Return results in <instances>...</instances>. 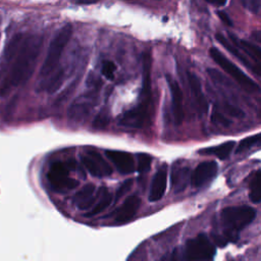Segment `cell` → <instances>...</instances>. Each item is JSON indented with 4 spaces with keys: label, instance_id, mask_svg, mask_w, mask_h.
<instances>
[{
    "label": "cell",
    "instance_id": "6da1fadb",
    "mask_svg": "<svg viewBox=\"0 0 261 261\" xmlns=\"http://www.w3.org/2000/svg\"><path fill=\"white\" fill-rule=\"evenodd\" d=\"M43 46V37L29 36L22 39L16 57L8 73L0 84V96H7L13 89L25 83L33 74Z\"/></svg>",
    "mask_w": 261,
    "mask_h": 261
},
{
    "label": "cell",
    "instance_id": "7a4b0ae2",
    "mask_svg": "<svg viewBox=\"0 0 261 261\" xmlns=\"http://www.w3.org/2000/svg\"><path fill=\"white\" fill-rule=\"evenodd\" d=\"M256 216V210L250 206H231L221 211L220 219L224 230V239L236 241L238 232L250 224Z\"/></svg>",
    "mask_w": 261,
    "mask_h": 261
},
{
    "label": "cell",
    "instance_id": "3957f363",
    "mask_svg": "<svg viewBox=\"0 0 261 261\" xmlns=\"http://www.w3.org/2000/svg\"><path fill=\"white\" fill-rule=\"evenodd\" d=\"M72 35V27L71 24H65L60 31L55 35L53 40L51 41L47 55L43 62V65L40 70V76L47 77L50 73H52L57 67L60 57L62 55L63 50L68 44Z\"/></svg>",
    "mask_w": 261,
    "mask_h": 261
},
{
    "label": "cell",
    "instance_id": "277c9868",
    "mask_svg": "<svg viewBox=\"0 0 261 261\" xmlns=\"http://www.w3.org/2000/svg\"><path fill=\"white\" fill-rule=\"evenodd\" d=\"M210 57L227 73L229 74L240 86L249 93H255L260 91V87L251 77H249L239 66L224 56L217 48L212 47L209 50Z\"/></svg>",
    "mask_w": 261,
    "mask_h": 261
},
{
    "label": "cell",
    "instance_id": "5b68a950",
    "mask_svg": "<svg viewBox=\"0 0 261 261\" xmlns=\"http://www.w3.org/2000/svg\"><path fill=\"white\" fill-rule=\"evenodd\" d=\"M215 246L208 237L200 233L195 239L186 243L184 251V261H213L215 256Z\"/></svg>",
    "mask_w": 261,
    "mask_h": 261
},
{
    "label": "cell",
    "instance_id": "8992f818",
    "mask_svg": "<svg viewBox=\"0 0 261 261\" xmlns=\"http://www.w3.org/2000/svg\"><path fill=\"white\" fill-rule=\"evenodd\" d=\"M70 167H73V165L61 161H56L51 164L47 177L51 188L55 192L65 193L79 186V180L68 176Z\"/></svg>",
    "mask_w": 261,
    "mask_h": 261
},
{
    "label": "cell",
    "instance_id": "52a82bcc",
    "mask_svg": "<svg viewBox=\"0 0 261 261\" xmlns=\"http://www.w3.org/2000/svg\"><path fill=\"white\" fill-rule=\"evenodd\" d=\"M151 103L152 102L141 101L140 104L125 111L119 118V125L130 128H140L144 126L150 117Z\"/></svg>",
    "mask_w": 261,
    "mask_h": 261
},
{
    "label": "cell",
    "instance_id": "ba28073f",
    "mask_svg": "<svg viewBox=\"0 0 261 261\" xmlns=\"http://www.w3.org/2000/svg\"><path fill=\"white\" fill-rule=\"evenodd\" d=\"M82 161L93 176L104 177L112 173V168L109 163L96 151H88L82 156Z\"/></svg>",
    "mask_w": 261,
    "mask_h": 261
},
{
    "label": "cell",
    "instance_id": "9c48e42d",
    "mask_svg": "<svg viewBox=\"0 0 261 261\" xmlns=\"http://www.w3.org/2000/svg\"><path fill=\"white\" fill-rule=\"evenodd\" d=\"M166 81L168 84V88L171 94V101H172V114L174 123L179 125L184 119V97L181 89L178 83L172 79L169 74H166Z\"/></svg>",
    "mask_w": 261,
    "mask_h": 261
},
{
    "label": "cell",
    "instance_id": "30bf717a",
    "mask_svg": "<svg viewBox=\"0 0 261 261\" xmlns=\"http://www.w3.org/2000/svg\"><path fill=\"white\" fill-rule=\"evenodd\" d=\"M218 170V165L214 161L201 162L191 175V184L194 188L202 187L215 177Z\"/></svg>",
    "mask_w": 261,
    "mask_h": 261
},
{
    "label": "cell",
    "instance_id": "8fae6325",
    "mask_svg": "<svg viewBox=\"0 0 261 261\" xmlns=\"http://www.w3.org/2000/svg\"><path fill=\"white\" fill-rule=\"evenodd\" d=\"M107 158L115 165L116 169L122 174H128L135 170V161L132 154L124 151L107 150L105 152Z\"/></svg>",
    "mask_w": 261,
    "mask_h": 261
},
{
    "label": "cell",
    "instance_id": "7c38bea8",
    "mask_svg": "<svg viewBox=\"0 0 261 261\" xmlns=\"http://www.w3.org/2000/svg\"><path fill=\"white\" fill-rule=\"evenodd\" d=\"M96 98L97 90L80 96L69 108V116L74 119H81V117L87 115L95 105Z\"/></svg>",
    "mask_w": 261,
    "mask_h": 261
},
{
    "label": "cell",
    "instance_id": "4fadbf2b",
    "mask_svg": "<svg viewBox=\"0 0 261 261\" xmlns=\"http://www.w3.org/2000/svg\"><path fill=\"white\" fill-rule=\"evenodd\" d=\"M187 75H188V82L190 85V89H191V93H192V96L194 99L195 106L200 114H205L208 109V103L203 94L200 80L192 71H188Z\"/></svg>",
    "mask_w": 261,
    "mask_h": 261
},
{
    "label": "cell",
    "instance_id": "5bb4252c",
    "mask_svg": "<svg viewBox=\"0 0 261 261\" xmlns=\"http://www.w3.org/2000/svg\"><path fill=\"white\" fill-rule=\"evenodd\" d=\"M140 205H141V199L139 198V196L137 195L129 196L123 202V204L115 211L114 220L118 223H121L132 219L137 213L138 209L140 208Z\"/></svg>",
    "mask_w": 261,
    "mask_h": 261
},
{
    "label": "cell",
    "instance_id": "9a60e30c",
    "mask_svg": "<svg viewBox=\"0 0 261 261\" xmlns=\"http://www.w3.org/2000/svg\"><path fill=\"white\" fill-rule=\"evenodd\" d=\"M166 185H167L166 166H161L153 177L150 192H149V200L151 202L159 201L165 193Z\"/></svg>",
    "mask_w": 261,
    "mask_h": 261
},
{
    "label": "cell",
    "instance_id": "2e32d148",
    "mask_svg": "<svg viewBox=\"0 0 261 261\" xmlns=\"http://www.w3.org/2000/svg\"><path fill=\"white\" fill-rule=\"evenodd\" d=\"M215 39L228 51L230 52L236 58H238L246 67H248L250 70H252L256 75H260L258 66H256L254 63H252V61L249 60V58L245 55V53H243L239 48H237L234 45H232L231 43H229L221 34H216L215 35Z\"/></svg>",
    "mask_w": 261,
    "mask_h": 261
},
{
    "label": "cell",
    "instance_id": "e0dca14e",
    "mask_svg": "<svg viewBox=\"0 0 261 261\" xmlns=\"http://www.w3.org/2000/svg\"><path fill=\"white\" fill-rule=\"evenodd\" d=\"M95 193V186L93 184H88L84 186L73 197V203L75 206L81 210H88L90 207L94 205L96 196Z\"/></svg>",
    "mask_w": 261,
    "mask_h": 261
},
{
    "label": "cell",
    "instance_id": "ac0fdd59",
    "mask_svg": "<svg viewBox=\"0 0 261 261\" xmlns=\"http://www.w3.org/2000/svg\"><path fill=\"white\" fill-rule=\"evenodd\" d=\"M111 201H112L111 193L108 191V189L106 187H101L98 190V194L95 199L94 205L92 206V209L89 212L88 216H93V215H96V214L102 212L110 205Z\"/></svg>",
    "mask_w": 261,
    "mask_h": 261
},
{
    "label": "cell",
    "instance_id": "d6986e66",
    "mask_svg": "<svg viewBox=\"0 0 261 261\" xmlns=\"http://www.w3.org/2000/svg\"><path fill=\"white\" fill-rule=\"evenodd\" d=\"M228 35L230 36V39L232 40L233 45H234L237 48L243 50L244 53H246V54H248L250 57H252V58L255 60V62L258 63V62L260 61V59H261V50H260L259 46L254 45V44H252V43H250V42H247V41H244V40H240V39H239L237 36H234L233 34H230V33H229Z\"/></svg>",
    "mask_w": 261,
    "mask_h": 261
},
{
    "label": "cell",
    "instance_id": "ffe728a7",
    "mask_svg": "<svg viewBox=\"0 0 261 261\" xmlns=\"http://www.w3.org/2000/svg\"><path fill=\"white\" fill-rule=\"evenodd\" d=\"M234 144L236 143L233 141H227V142H224L221 145H217V146H214V147H209V148L202 149V150L199 151V153L200 154H205V155H214L218 159L224 160L230 155L231 151L233 150Z\"/></svg>",
    "mask_w": 261,
    "mask_h": 261
},
{
    "label": "cell",
    "instance_id": "44dd1931",
    "mask_svg": "<svg viewBox=\"0 0 261 261\" xmlns=\"http://www.w3.org/2000/svg\"><path fill=\"white\" fill-rule=\"evenodd\" d=\"M190 179L189 167H180L172 171L171 174V186L175 193H179L186 189Z\"/></svg>",
    "mask_w": 261,
    "mask_h": 261
},
{
    "label": "cell",
    "instance_id": "7402d4cb",
    "mask_svg": "<svg viewBox=\"0 0 261 261\" xmlns=\"http://www.w3.org/2000/svg\"><path fill=\"white\" fill-rule=\"evenodd\" d=\"M64 70L63 69H58L56 70L55 72H53V74L47 79L43 86H44V89L49 93V94H53L55 93L62 85L63 81H64Z\"/></svg>",
    "mask_w": 261,
    "mask_h": 261
},
{
    "label": "cell",
    "instance_id": "603a6c76",
    "mask_svg": "<svg viewBox=\"0 0 261 261\" xmlns=\"http://www.w3.org/2000/svg\"><path fill=\"white\" fill-rule=\"evenodd\" d=\"M250 200L253 203H259L261 200V193H260V171L257 170L251 180L250 184Z\"/></svg>",
    "mask_w": 261,
    "mask_h": 261
},
{
    "label": "cell",
    "instance_id": "cb8c5ba5",
    "mask_svg": "<svg viewBox=\"0 0 261 261\" xmlns=\"http://www.w3.org/2000/svg\"><path fill=\"white\" fill-rule=\"evenodd\" d=\"M110 120L109 116V110L107 108H102L100 112L96 115V117L93 120V126L97 129H103L105 128Z\"/></svg>",
    "mask_w": 261,
    "mask_h": 261
},
{
    "label": "cell",
    "instance_id": "d4e9b609",
    "mask_svg": "<svg viewBox=\"0 0 261 261\" xmlns=\"http://www.w3.org/2000/svg\"><path fill=\"white\" fill-rule=\"evenodd\" d=\"M259 142H260V134H256L254 136L247 137L239 143V145L236 149V153H238V154L242 153V152L254 147L255 145H258Z\"/></svg>",
    "mask_w": 261,
    "mask_h": 261
},
{
    "label": "cell",
    "instance_id": "484cf974",
    "mask_svg": "<svg viewBox=\"0 0 261 261\" xmlns=\"http://www.w3.org/2000/svg\"><path fill=\"white\" fill-rule=\"evenodd\" d=\"M152 158L148 154L141 153L138 155V171L140 173L147 172L150 169Z\"/></svg>",
    "mask_w": 261,
    "mask_h": 261
},
{
    "label": "cell",
    "instance_id": "4316f807",
    "mask_svg": "<svg viewBox=\"0 0 261 261\" xmlns=\"http://www.w3.org/2000/svg\"><path fill=\"white\" fill-rule=\"evenodd\" d=\"M115 69H116V66H115L114 62H112L111 60H105V61H103L102 66H101V73L107 80H113Z\"/></svg>",
    "mask_w": 261,
    "mask_h": 261
},
{
    "label": "cell",
    "instance_id": "83f0119b",
    "mask_svg": "<svg viewBox=\"0 0 261 261\" xmlns=\"http://www.w3.org/2000/svg\"><path fill=\"white\" fill-rule=\"evenodd\" d=\"M132 186H133V179H132V178L125 179V180L121 184V186L118 188V190L116 191L115 196H114V201L117 202L123 195H125V194L132 189Z\"/></svg>",
    "mask_w": 261,
    "mask_h": 261
},
{
    "label": "cell",
    "instance_id": "f1b7e54d",
    "mask_svg": "<svg viewBox=\"0 0 261 261\" xmlns=\"http://www.w3.org/2000/svg\"><path fill=\"white\" fill-rule=\"evenodd\" d=\"M224 110H225V112H226L228 115H230V116H232V117L240 118V117H243V116L245 115V114H244V111H243L241 108H239V107H237V106H234V105H231V104H225Z\"/></svg>",
    "mask_w": 261,
    "mask_h": 261
},
{
    "label": "cell",
    "instance_id": "f546056e",
    "mask_svg": "<svg viewBox=\"0 0 261 261\" xmlns=\"http://www.w3.org/2000/svg\"><path fill=\"white\" fill-rule=\"evenodd\" d=\"M211 121H213L215 123H218V124H221V125H224V126H228L230 124V120H228V118L224 117L222 114H220L216 110H214L212 112Z\"/></svg>",
    "mask_w": 261,
    "mask_h": 261
},
{
    "label": "cell",
    "instance_id": "4dcf8cb0",
    "mask_svg": "<svg viewBox=\"0 0 261 261\" xmlns=\"http://www.w3.org/2000/svg\"><path fill=\"white\" fill-rule=\"evenodd\" d=\"M217 15H218V17L220 18V20H222L223 23H225L226 25H230V27L232 25V21H231L230 17L228 16V14H227L226 12L221 11V10H218V11H217Z\"/></svg>",
    "mask_w": 261,
    "mask_h": 261
},
{
    "label": "cell",
    "instance_id": "1f68e13d",
    "mask_svg": "<svg viewBox=\"0 0 261 261\" xmlns=\"http://www.w3.org/2000/svg\"><path fill=\"white\" fill-rule=\"evenodd\" d=\"M160 261H180L179 260V256L177 253V250H174L172 253H170L169 255L164 256Z\"/></svg>",
    "mask_w": 261,
    "mask_h": 261
},
{
    "label": "cell",
    "instance_id": "d6a6232c",
    "mask_svg": "<svg viewBox=\"0 0 261 261\" xmlns=\"http://www.w3.org/2000/svg\"><path fill=\"white\" fill-rule=\"evenodd\" d=\"M205 1H207L210 4L216 5V6H223L227 0H205Z\"/></svg>",
    "mask_w": 261,
    "mask_h": 261
},
{
    "label": "cell",
    "instance_id": "836d02e7",
    "mask_svg": "<svg viewBox=\"0 0 261 261\" xmlns=\"http://www.w3.org/2000/svg\"><path fill=\"white\" fill-rule=\"evenodd\" d=\"M98 1H100V0H75V2L77 3V4H83V5H89V4H93V3H96V2H98Z\"/></svg>",
    "mask_w": 261,
    "mask_h": 261
},
{
    "label": "cell",
    "instance_id": "e575fe53",
    "mask_svg": "<svg viewBox=\"0 0 261 261\" xmlns=\"http://www.w3.org/2000/svg\"><path fill=\"white\" fill-rule=\"evenodd\" d=\"M241 2H242V4H243V6H244V7L248 8V5H249L250 0H241Z\"/></svg>",
    "mask_w": 261,
    "mask_h": 261
},
{
    "label": "cell",
    "instance_id": "d590c367",
    "mask_svg": "<svg viewBox=\"0 0 261 261\" xmlns=\"http://www.w3.org/2000/svg\"><path fill=\"white\" fill-rule=\"evenodd\" d=\"M156 1H160V0H156Z\"/></svg>",
    "mask_w": 261,
    "mask_h": 261
}]
</instances>
